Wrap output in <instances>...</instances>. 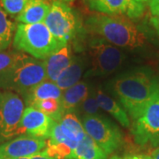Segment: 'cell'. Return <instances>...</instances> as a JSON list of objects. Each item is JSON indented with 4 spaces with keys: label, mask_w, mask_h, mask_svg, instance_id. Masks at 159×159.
Instances as JSON below:
<instances>
[{
    "label": "cell",
    "mask_w": 159,
    "mask_h": 159,
    "mask_svg": "<svg viewBox=\"0 0 159 159\" xmlns=\"http://www.w3.org/2000/svg\"><path fill=\"white\" fill-rule=\"evenodd\" d=\"M24 110V101L18 94L0 89V144L18 137Z\"/></svg>",
    "instance_id": "obj_6"
},
{
    "label": "cell",
    "mask_w": 159,
    "mask_h": 159,
    "mask_svg": "<svg viewBox=\"0 0 159 159\" xmlns=\"http://www.w3.org/2000/svg\"><path fill=\"white\" fill-rule=\"evenodd\" d=\"M121 105L133 119L159 99V80L144 71H134L117 77L112 84Z\"/></svg>",
    "instance_id": "obj_1"
},
{
    "label": "cell",
    "mask_w": 159,
    "mask_h": 159,
    "mask_svg": "<svg viewBox=\"0 0 159 159\" xmlns=\"http://www.w3.org/2000/svg\"><path fill=\"white\" fill-rule=\"evenodd\" d=\"M58 121L67 136L74 142L79 143L87 135L82 122H80L73 112L64 114L61 119Z\"/></svg>",
    "instance_id": "obj_20"
},
{
    "label": "cell",
    "mask_w": 159,
    "mask_h": 159,
    "mask_svg": "<svg viewBox=\"0 0 159 159\" xmlns=\"http://www.w3.org/2000/svg\"><path fill=\"white\" fill-rule=\"evenodd\" d=\"M80 108L85 114L84 116H86V115H97L100 107L98 105V102H97V98H96L95 92L89 94V96L85 99V101L81 103Z\"/></svg>",
    "instance_id": "obj_25"
},
{
    "label": "cell",
    "mask_w": 159,
    "mask_h": 159,
    "mask_svg": "<svg viewBox=\"0 0 159 159\" xmlns=\"http://www.w3.org/2000/svg\"><path fill=\"white\" fill-rule=\"evenodd\" d=\"M107 157L108 155L88 135L79 142L74 153V159H107Z\"/></svg>",
    "instance_id": "obj_19"
},
{
    "label": "cell",
    "mask_w": 159,
    "mask_h": 159,
    "mask_svg": "<svg viewBox=\"0 0 159 159\" xmlns=\"http://www.w3.org/2000/svg\"><path fill=\"white\" fill-rule=\"evenodd\" d=\"M74 56L69 43L50 55L44 59L47 80L56 82L64 71L71 65Z\"/></svg>",
    "instance_id": "obj_13"
},
{
    "label": "cell",
    "mask_w": 159,
    "mask_h": 159,
    "mask_svg": "<svg viewBox=\"0 0 159 159\" xmlns=\"http://www.w3.org/2000/svg\"><path fill=\"white\" fill-rule=\"evenodd\" d=\"M92 11L110 15H124L129 19L142 16L145 5L135 0H85Z\"/></svg>",
    "instance_id": "obj_12"
},
{
    "label": "cell",
    "mask_w": 159,
    "mask_h": 159,
    "mask_svg": "<svg viewBox=\"0 0 159 159\" xmlns=\"http://www.w3.org/2000/svg\"><path fill=\"white\" fill-rule=\"evenodd\" d=\"M137 2L141 3V4H143V5H146V4H148L149 0H135Z\"/></svg>",
    "instance_id": "obj_31"
},
{
    "label": "cell",
    "mask_w": 159,
    "mask_h": 159,
    "mask_svg": "<svg viewBox=\"0 0 159 159\" xmlns=\"http://www.w3.org/2000/svg\"><path fill=\"white\" fill-rule=\"evenodd\" d=\"M86 134L107 154L111 155L122 144V134L117 125L99 115H86L82 119Z\"/></svg>",
    "instance_id": "obj_5"
},
{
    "label": "cell",
    "mask_w": 159,
    "mask_h": 159,
    "mask_svg": "<svg viewBox=\"0 0 159 159\" xmlns=\"http://www.w3.org/2000/svg\"><path fill=\"white\" fill-rule=\"evenodd\" d=\"M55 1H60V2H71V1H74V0H55Z\"/></svg>",
    "instance_id": "obj_32"
},
{
    "label": "cell",
    "mask_w": 159,
    "mask_h": 159,
    "mask_svg": "<svg viewBox=\"0 0 159 159\" xmlns=\"http://www.w3.org/2000/svg\"><path fill=\"white\" fill-rule=\"evenodd\" d=\"M62 94L63 91L56 82L46 80L23 94L22 97L27 107H34L36 103L45 100L55 99L60 101Z\"/></svg>",
    "instance_id": "obj_14"
},
{
    "label": "cell",
    "mask_w": 159,
    "mask_h": 159,
    "mask_svg": "<svg viewBox=\"0 0 159 159\" xmlns=\"http://www.w3.org/2000/svg\"><path fill=\"white\" fill-rule=\"evenodd\" d=\"M33 108L37 109L41 111H43V113L51 117L54 121L60 120L64 115L61 102L59 100H55V99L45 100V101L36 103Z\"/></svg>",
    "instance_id": "obj_23"
},
{
    "label": "cell",
    "mask_w": 159,
    "mask_h": 159,
    "mask_svg": "<svg viewBox=\"0 0 159 159\" xmlns=\"http://www.w3.org/2000/svg\"><path fill=\"white\" fill-rule=\"evenodd\" d=\"M46 80L44 60L29 56L0 76V89L11 91L22 96Z\"/></svg>",
    "instance_id": "obj_4"
},
{
    "label": "cell",
    "mask_w": 159,
    "mask_h": 159,
    "mask_svg": "<svg viewBox=\"0 0 159 159\" xmlns=\"http://www.w3.org/2000/svg\"><path fill=\"white\" fill-rule=\"evenodd\" d=\"M89 94V87L84 81H80L77 84L63 91L60 102L64 114L72 112L80 106Z\"/></svg>",
    "instance_id": "obj_17"
},
{
    "label": "cell",
    "mask_w": 159,
    "mask_h": 159,
    "mask_svg": "<svg viewBox=\"0 0 159 159\" xmlns=\"http://www.w3.org/2000/svg\"><path fill=\"white\" fill-rule=\"evenodd\" d=\"M43 23L57 39L68 43L78 30V20L73 9L66 3L53 1Z\"/></svg>",
    "instance_id": "obj_8"
},
{
    "label": "cell",
    "mask_w": 159,
    "mask_h": 159,
    "mask_svg": "<svg viewBox=\"0 0 159 159\" xmlns=\"http://www.w3.org/2000/svg\"><path fill=\"white\" fill-rule=\"evenodd\" d=\"M95 95L100 109L111 114L114 119L119 122L120 125L125 127L130 126V119L128 117V113L122 105H120L112 97H109L101 89H97L95 91Z\"/></svg>",
    "instance_id": "obj_16"
},
{
    "label": "cell",
    "mask_w": 159,
    "mask_h": 159,
    "mask_svg": "<svg viewBox=\"0 0 159 159\" xmlns=\"http://www.w3.org/2000/svg\"><path fill=\"white\" fill-rule=\"evenodd\" d=\"M21 159H31V158H21Z\"/></svg>",
    "instance_id": "obj_33"
},
{
    "label": "cell",
    "mask_w": 159,
    "mask_h": 159,
    "mask_svg": "<svg viewBox=\"0 0 159 159\" xmlns=\"http://www.w3.org/2000/svg\"><path fill=\"white\" fill-rule=\"evenodd\" d=\"M47 140L39 137L20 135L0 144V159L31 158L42 153Z\"/></svg>",
    "instance_id": "obj_10"
},
{
    "label": "cell",
    "mask_w": 159,
    "mask_h": 159,
    "mask_svg": "<svg viewBox=\"0 0 159 159\" xmlns=\"http://www.w3.org/2000/svg\"><path fill=\"white\" fill-rule=\"evenodd\" d=\"M54 120L33 107H26L20 119L18 136L29 135L48 140Z\"/></svg>",
    "instance_id": "obj_11"
},
{
    "label": "cell",
    "mask_w": 159,
    "mask_h": 159,
    "mask_svg": "<svg viewBox=\"0 0 159 159\" xmlns=\"http://www.w3.org/2000/svg\"><path fill=\"white\" fill-rule=\"evenodd\" d=\"M132 134L137 144L159 148V99L134 120Z\"/></svg>",
    "instance_id": "obj_9"
},
{
    "label": "cell",
    "mask_w": 159,
    "mask_h": 159,
    "mask_svg": "<svg viewBox=\"0 0 159 159\" xmlns=\"http://www.w3.org/2000/svg\"><path fill=\"white\" fill-rule=\"evenodd\" d=\"M151 23H152L153 27L156 29L157 34L159 35V13L157 14L156 16H152V18H151Z\"/></svg>",
    "instance_id": "obj_28"
},
{
    "label": "cell",
    "mask_w": 159,
    "mask_h": 159,
    "mask_svg": "<svg viewBox=\"0 0 159 159\" xmlns=\"http://www.w3.org/2000/svg\"><path fill=\"white\" fill-rule=\"evenodd\" d=\"M29 57L26 53L20 51H0V76L10 71L19 63Z\"/></svg>",
    "instance_id": "obj_22"
},
{
    "label": "cell",
    "mask_w": 159,
    "mask_h": 159,
    "mask_svg": "<svg viewBox=\"0 0 159 159\" xmlns=\"http://www.w3.org/2000/svg\"><path fill=\"white\" fill-rule=\"evenodd\" d=\"M87 29L107 43L120 48L142 47L145 34L126 16L96 12L86 20Z\"/></svg>",
    "instance_id": "obj_2"
},
{
    "label": "cell",
    "mask_w": 159,
    "mask_h": 159,
    "mask_svg": "<svg viewBox=\"0 0 159 159\" xmlns=\"http://www.w3.org/2000/svg\"><path fill=\"white\" fill-rule=\"evenodd\" d=\"M148 7L152 16H156L159 13V0H149Z\"/></svg>",
    "instance_id": "obj_27"
},
{
    "label": "cell",
    "mask_w": 159,
    "mask_h": 159,
    "mask_svg": "<svg viewBox=\"0 0 159 159\" xmlns=\"http://www.w3.org/2000/svg\"><path fill=\"white\" fill-rule=\"evenodd\" d=\"M84 73V62L81 58L74 57V59L67 68L64 71L56 81L59 89L62 91L71 88L72 86L80 82L82 74Z\"/></svg>",
    "instance_id": "obj_18"
},
{
    "label": "cell",
    "mask_w": 159,
    "mask_h": 159,
    "mask_svg": "<svg viewBox=\"0 0 159 159\" xmlns=\"http://www.w3.org/2000/svg\"><path fill=\"white\" fill-rule=\"evenodd\" d=\"M31 159H53L51 158V157H46L44 155H43L42 153L38 154V155H36V156H34V157H32Z\"/></svg>",
    "instance_id": "obj_29"
},
{
    "label": "cell",
    "mask_w": 159,
    "mask_h": 159,
    "mask_svg": "<svg viewBox=\"0 0 159 159\" xmlns=\"http://www.w3.org/2000/svg\"><path fill=\"white\" fill-rule=\"evenodd\" d=\"M51 6L48 0H30L21 13L16 18V20L22 24L43 22Z\"/></svg>",
    "instance_id": "obj_15"
},
{
    "label": "cell",
    "mask_w": 159,
    "mask_h": 159,
    "mask_svg": "<svg viewBox=\"0 0 159 159\" xmlns=\"http://www.w3.org/2000/svg\"><path fill=\"white\" fill-rule=\"evenodd\" d=\"M29 1L30 0H0V6L7 14L16 19Z\"/></svg>",
    "instance_id": "obj_24"
},
{
    "label": "cell",
    "mask_w": 159,
    "mask_h": 159,
    "mask_svg": "<svg viewBox=\"0 0 159 159\" xmlns=\"http://www.w3.org/2000/svg\"><path fill=\"white\" fill-rule=\"evenodd\" d=\"M111 159H151V157L146 154H128L125 156H113Z\"/></svg>",
    "instance_id": "obj_26"
},
{
    "label": "cell",
    "mask_w": 159,
    "mask_h": 159,
    "mask_svg": "<svg viewBox=\"0 0 159 159\" xmlns=\"http://www.w3.org/2000/svg\"><path fill=\"white\" fill-rule=\"evenodd\" d=\"M68 44V43H67ZM66 43L57 39L43 22L19 23L13 36V47L30 57L44 60Z\"/></svg>",
    "instance_id": "obj_3"
},
{
    "label": "cell",
    "mask_w": 159,
    "mask_h": 159,
    "mask_svg": "<svg viewBox=\"0 0 159 159\" xmlns=\"http://www.w3.org/2000/svg\"><path fill=\"white\" fill-rule=\"evenodd\" d=\"M89 52L91 70L89 74L93 76H106L120 67L125 55L119 47L112 45L102 38L91 42Z\"/></svg>",
    "instance_id": "obj_7"
},
{
    "label": "cell",
    "mask_w": 159,
    "mask_h": 159,
    "mask_svg": "<svg viewBox=\"0 0 159 159\" xmlns=\"http://www.w3.org/2000/svg\"><path fill=\"white\" fill-rule=\"evenodd\" d=\"M16 27L0 6V51H5L10 46Z\"/></svg>",
    "instance_id": "obj_21"
},
{
    "label": "cell",
    "mask_w": 159,
    "mask_h": 159,
    "mask_svg": "<svg viewBox=\"0 0 159 159\" xmlns=\"http://www.w3.org/2000/svg\"><path fill=\"white\" fill-rule=\"evenodd\" d=\"M151 159H159V148H157L151 154Z\"/></svg>",
    "instance_id": "obj_30"
}]
</instances>
